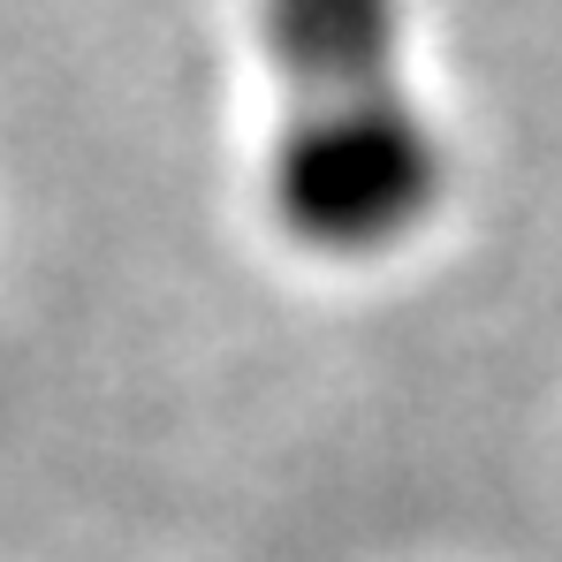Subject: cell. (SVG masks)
<instances>
[{
  "label": "cell",
  "instance_id": "cell-1",
  "mask_svg": "<svg viewBox=\"0 0 562 562\" xmlns=\"http://www.w3.org/2000/svg\"><path fill=\"white\" fill-rule=\"evenodd\" d=\"M259 38L281 92L274 228L335 267L403 251L449 183L441 130L403 69V0H259Z\"/></svg>",
  "mask_w": 562,
  "mask_h": 562
}]
</instances>
